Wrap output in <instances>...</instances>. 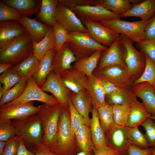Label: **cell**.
I'll return each mask as SVG.
<instances>
[{"label":"cell","instance_id":"1","mask_svg":"<svg viewBox=\"0 0 155 155\" xmlns=\"http://www.w3.org/2000/svg\"><path fill=\"white\" fill-rule=\"evenodd\" d=\"M53 106L46 104L36 114L22 119L12 120L16 135L22 140L28 149L42 144L43 122Z\"/></svg>","mask_w":155,"mask_h":155},{"label":"cell","instance_id":"2","mask_svg":"<svg viewBox=\"0 0 155 155\" xmlns=\"http://www.w3.org/2000/svg\"><path fill=\"white\" fill-rule=\"evenodd\" d=\"M34 54L33 41L28 32L0 48V64L16 65Z\"/></svg>","mask_w":155,"mask_h":155},{"label":"cell","instance_id":"3","mask_svg":"<svg viewBox=\"0 0 155 155\" xmlns=\"http://www.w3.org/2000/svg\"><path fill=\"white\" fill-rule=\"evenodd\" d=\"M66 43L77 60L88 57L97 50L104 51L108 48L96 41L88 33L69 32Z\"/></svg>","mask_w":155,"mask_h":155},{"label":"cell","instance_id":"4","mask_svg":"<svg viewBox=\"0 0 155 155\" xmlns=\"http://www.w3.org/2000/svg\"><path fill=\"white\" fill-rule=\"evenodd\" d=\"M120 37L124 49L127 69L134 82L140 77L144 70L145 55L142 51L137 50L133 46V42L127 37L120 34Z\"/></svg>","mask_w":155,"mask_h":155},{"label":"cell","instance_id":"5","mask_svg":"<svg viewBox=\"0 0 155 155\" xmlns=\"http://www.w3.org/2000/svg\"><path fill=\"white\" fill-rule=\"evenodd\" d=\"M65 107H62L57 138L54 145L49 149L57 155H74L72 146L70 117Z\"/></svg>","mask_w":155,"mask_h":155},{"label":"cell","instance_id":"6","mask_svg":"<svg viewBox=\"0 0 155 155\" xmlns=\"http://www.w3.org/2000/svg\"><path fill=\"white\" fill-rule=\"evenodd\" d=\"M149 21L142 20L132 22L121 20L120 19L100 22L104 25L123 34L133 42L139 43L146 39L145 31Z\"/></svg>","mask_w":155,"mask_h":155},{"label":"cell","instance_id":"7","mask_svg":"<svg viewBox=\"0 0 155 155\" xmlns=\"http://www.w3.org/2000/svg\"><path fill=\"white\" fill-rule=\"evenodd\" d=\"M34 101L42 102L51 105H56L59 104L54 96L46 94L43 91L32 77L27 80L26 86L21 96L14 101L0 107V109H3Z\"/></svg>","mask_w":155,"mask_h":155},{"label":"cell","instance_id":"8","mask_svg":"<svg viewBox=\"0 0 155 155\" xmlns=\"http://www.w3.org/2000/svg\"><path fill=\"white\" fill-rule=\"evenodd\" d=\"M93 75L100 80L108 81L119 88L131 89L133 85L127 69L120 65L96 69Z\"/></svg>","mask_w":155,"mask_h":155},{"label":"cell","instance_id":"9","mask_svg":"<svg viewBox=\"0 0 155 155\" xmlns=\"http://www.w3.org/2000/svg\"><path fill=\"white\" fill-rule=\"evenodd\" d=\"M70 9L81 21L100 22L119 19L121 17L99 5L76 6Z\"/></svg>","mask_w":155,"mask_h":155},{"label":"cell","instance_id":"10","mask_svg":"<svg viewBox=\"0 0 155 155\" xmlns=\"http://www.w3.org/2000/svg\"><path fill=\"white\" fill-rule=\"evenodd\" d=\"M40 88L44 92L52 94L62 107L68 106L71 91L63 83L59 73L51 71Z\"/></svg>","mask_w":155,"mask_h":155},{"label":"cell","instance_id":"11","mask_svg":"<svg viewBox=\"0 0 155 155\" xmlns=\"http://www.w3.org/2000/svg\"><path fill=\"white\" fill-rule=\"evenodd\" d=\"M61 109L60 104L53 106L43 122L42 144L49 148H51L56 142Z\"/></svg>","mask_w":155,"mask_h":155},{"label":"cell","instance_id":"12","mask_svg":"<svg viewBox=\"0 0 155 155\" xmlns=\"http://www.w3.org/2000/svg\"><path fill=\"white\" fill-rule=\"evenodd\" d=\"M55 18L56 21L68 32L88 33L87 29L76 14L70 8L59 2L57 6Z\"/></svg>","mask_w":155,"mask_h":155},{"label":"cell","instance_id":"13","mask_svg":"<svg viewBox=\"0 0 155 155\" xmlns=\"http://www.w3.org/2000/svg\"><path fill=\"white\" fill-rule=\"evenodd\" d=\"M115 65H121L127 69L120 35L107 50L102 51L96 69Z\"/></svg>","mask_w":155,"mask_h":155},{"label":"cell","instance_id":"14","mask_svg":"<svg viewBox=\"0 0 155 155\" xmlns=\"http://www.w3.org/2000/svg\"><path fill=\"white\" fill-rule=\"evenodd\" d=\"M91 37L98 43L109 47L120 34L99 22L82 21Z\"/></svg>","mask_w":155,"mask_h":155},{"label":"cell","instance_id":"15","mask_svg":"<svg viewBox=\"0 0 155 155\" xmlns=\"http://www.w3.org/2000/svg\"><path fill=\"white\" fill-rule=\"evenodd\" d=\"M46 104L35 106L33 101L0 109V120L21 119L39 112Z\"/></svg>","mask_w":155,"mask_h":155},{"label":"cell","instance_id":"16","mask_svg":"<svg viewBox=\"0 0 155 155\" xmlns=\"http://www.w3.org/2000/svg\"><path fill=\"white\" fill-rule=\"evenodd\" d=\"M59 73L63 83L71 91L77 93L85 88L88 78L73 66Z\"/></svg>","mask_w":155,"mask_h":155},{"label":"cell","instance_id":"17","mask_svg":"<svg viewBox=\"0 0 155 155\" xmlns=\"http://www.w3.org/2000/svg\"><path fill=\"white\" fill-rule=\"evenodd\" d=\"M107 133L109 142L107 145L117 151L121 155H127L128 146L131 144L127 127L116 124Z\"/></svg>","mask_w":155,"mask_h":155},{"label":"cell","instance_id":"18","mask_svg":"<svg viewBox=\"0 0 155 155\" xmlns=\"http://www.w3.org/2000/svg\"><path fill=\"white\" fill-rule=\"evenodd\" d=\"M28 33L18 20L0 22V48L15 38Z\"/></svg>","mask_w":155,"mask_h":155},{"label":"cell","instance_id":"19","mask_svg":"<svg viewBox=\"0 0 155 155\" xmlns=\"http://www.w3.org/2000/svg\"><path fill=\"white\" fill-rule=\"evenodd\" d=\"M131 89L152 116H155V90L148 82L133 84Z\"/></svg>","mask_w":155,"mask_h":155},{"label":"cell","instance_id":"20","mask_svg":"<svg viewBox=\"0 0 155 155\" xmlns=\"http://www.w3.org/2000/svg\"><path fill=\"white\" fill-rule=\"evenodd\" d=\"M77 60V58L66 42L55 54L52 61V71L60 73L70 68L72 66V63Z\"/></svg>","mask_w":155,"mask_h":155},{"label":"cell","instance_id":"21","mask_svg":"<svg viewBox=\"0 0 155 155\" xmlns=\"http://www.w3.org/2000/svg\"><path fill=\"white\" fill-rule=\"evenodd\" d=\"M151 116L143 103L140 102L135 96L130 102V109L126 126L138 127Z\"/></svg>","mask_w":155,"mask_h":155},{"label":"cell","instance_id":"22","mask_svg":"<svg viewBox=\"0 0 155 155\" xmlns=\"http://www.w3.org/2000/svg\"><path fill=\"white\" fill-rule=\"evenodd\" d=\"M1 2L15 9L21 16L28 17L39 12L40 0H2Z\"/></svg>","mask_w":155,"mask_h":155},{"label":"cell","instance_id":"23","mask_svg":"<svg viewBox=\"0 0 155 155\" xmlns=\"http://www.w3.org/2000/svg\"><path fill=\"white\" fill-rule=\"evenodd\" d=\"M56 51L52 49L47 51L38 63L32 78L41 87L51 71L52 70V61Z\"/></svg>","mask_w":155,"mask_h":155},{"label":"cell","instance_id":"24","mask_svg":"<svg viewBox=\"0 0 155 155\" xmlns=\"http://www.w3.org/2000/svg\"><path fill=\"white\" fill-rule=\"evenodd\" d=\"M69 97L78 112L83 117L90 121L89 114L92 108L90 96L85 88L77 93L70 91Z\"/></svg>","mask_w":155,"mask_h":155},{"label":"cell","instance_id":"25","mask_svg":"<svg viewBox=\"0 0 155 155\" xmlns=\"http://www.w3.org/2000/svg\"><path fill=\"white\" fill-rule=\"evenodd\" d=\"M155 15V0H145L133 5L131 9L121 17H136L142 20L148 21Z\"/></svg>","mask_w":155,"mask_h":155},{"label":"cell","instance_id":"26","mask_svg":"<svg viewBox=\"0 0 155 155\" xmlns=\"http://www.w3.org/2000/svg\"><path fill=\"white\" fill-rule=\"evenodd\" d=\"M85 89L90 96L93 107L98 109L106 104L105 94L97 77L93 75L88 78Z\"/></svg>","mask_w":155,"mask_h":155},{"label":"cell","instance_id":"27","mask_svg":"<svg viewBox=\"0 0 155 155\" xmlns=\"http://www.w3.org/2000/svg\"><path fill=\"white\" fill-rule=\"evenodd\" d=\"M18 21L25 28L33 41L38 42L45 37L49 26L35 19L21 16Z\"/></svg>","mask_w":155,"mask_h":155},{"label":"cell","instance_id":"28","mask_svg":"<svg viewBox=\"0 0 155 155\" xmlns=\"http://www.w3.org/2000/svg\"><path fill=\"white\" fill-rule=\"evenodd\" d=\"M92 117L90 119V126L92 138L94 149L106 144L104 132L101 127L97 109L93 107L92 111Z\"/></svg>","mask_w":155,"mask_h":155},{"label":"cell","instance_id":"29","mask_svg":"<svg viewBox=\"0 0 155 155\" xmlns=\"http://www.w3.org/2000/svg\"><path fill=\"white\" fill-rule=\"evenodd\" d=\"M58 2L57 0H42L37 18L47 26H52L56 21L55 15Z\"/></svg>","mask_w":155,"mask_h":155},{"label":"cell","instance_id":"30","mask_svg":"<svg viewBox=\"0 0 155 155\" xmlns=\"http://www.w3.org/2000/svg\"><path fill=\"white\" fill-rule=\"evenodd\" d=\"M102 51L97 50L88 57L78 60L73 66L89 78L93 75Z\"/></svg>","mask_w":155,"mask_h":155},{"label":"cell","instance_id":"31","mask_svg":"<svg viewBox=\"0 0 155 155\" xmlns=\"http://www.w3.org/2000/svg\"><path fill=\"white\" fill-rule=\"evenodd\" d=\"M55 42L52 26H49L45 37L42 40L38 42L33 41L34 54L40 60L47 51L54 49Z\"/></svg>","mask_w":155,"mask_h":155},{"label":"cell","instance_id":"32","mask_svg":"<svg viewBox=\"0 0 155 155\" xmlns=\"http://www.w3.org/2000/svg\"><path fill=\"white\" fill-rule=\"evenodd\" d=\"M39 61L33 54L11 68L23 79L27 81L32 77Z\"/></svg>","mask_w":155,"mask_h":155},{"label":"cell","instance_id":"33","mask_svg":"<svg viewBox=\"0 0 155 155\" xmlns=\"http://www.w3.org/2000/svg\"><path fill=\"white\" fill-rule=\"evenodd\" d=\"M88 126L85 125H81L75 134L80 152H89L94 149L91 140L90 130Z\"/></svg>","mask_w":155,"mask_h":155},{"label":"cell","instance_id":"34","mask_svg":"<svg viewBox=\"0 0 155 155\" xmlns=\"http://www.w3.org/2000/svg\"><path fill=\"white\" fill-rule=\"evenodd\" d=\"M98 5L119 15L120 16L133 7L130 0H99Z\"/></svg>","mask_w":155,"mask_h":155},{"label":"cell","instance_id":"35","mask_svg":"<svg viewBox=\"0 0 155 155\" xmlns=\"http://www.w3.org/2000/svg\"><path fill=\"white\" fill-rule=\"evenodd\" d=\"M135 96L131 89L120 88L118 90L106 95L107 104L112 105L121 104L130 102Z\"/></svg>","mask_w":155,"mask_h":155},{"label":"cell","instance_id":"36","mask_svg":"<svg viewBox=\"0 0 155 155\" xmlns=\"http://www.w3.org/2000/svg\"><path fill=\"white\" fill-rule=\"evenodd\" d=\"M97 110L102 128L104 133H107L116 124L113 118V105L106 104Z\"/></svg>","mask_w":155,"mask_h":155},{"label":"cell","instance_id":"37","mask_svg":"<svg viewBox=\"0 0 155 155\" xmlns=\"http://www.w3.org/2000/svg\"><path fill=\"white\" fill-rule=\"evenodd\" d=\"M27 81L22 79L15 86L5 92L0 99V107L18 98L26 86Z\"/></svg>","mask_w":155,"mask_h":155},{"label":"cell","instance_id":"38","mask_svg":"<svg viewBox=\"0 0 155 155\" xmlns=\"http://www.w3.org/2000/svg\"><path fill=\"white\" fill-rule=\"evenodd\" d=\"M68 108L70 115L71 135L73 137L75 133L81 125H85L89 126L90 125V121L78 112L73 106L70 97L68 101Z\"/></svg>","mask_w":155,"mask_h":155},{"label":"cell","instance_id":"39","mask_svg":"<svg viewBox=\"0 0 155 155\" xmlns=\"http://www.w3.org/2000/svg\"><path fill=\"white\" fill-rule=\"evenodd\" d=\"M145 56L146 64L144 70L142 75L133 82V84L148 82L155 90V62L147 55H145Z\"/></svg>","mask_w":155,"mask_h":155},{"label":"cell","instance_id":"40","mask_svg":"<svg viewBox=\"0 0 155 155\" xmlns=\"http://www.w3.org/2000/svg\"><path fill=\"white\" fill-rule=\"evenodd\" d=\"M130 102L113 105V118L116 124L126 126L130 109Z\"/></svg>","mask_w":155,"mask_h":155},{"label":"cell","instance_id":"41","mask_svg":"<svg viewBox=\"0 0 155 155\" xmlns=\"http://www.w3.org/2000/svg\"><path fill=\"white\" fill-rule=\"evenodd\" d=\"M22 79H23L11 68L0 74V83L2 86L3 94Z\"/></svg>","mask_w":155,"mask_h":155},{"label":"cell","instance_id":"42","mask_svg":"<svg viewBox=\"0 0 155 155\" xmlns=\"http://www.w3.org/2000/svg\"><path fill=\"white\" fill-rule=\"evenodd\" d=\"M127 127L129 138L131 144L142 149H147L150 148L145 135L140 131L138 127Z\"/></svg>","mask_w":155,"mask_h":155},{"label":"cell","instance_id":"43","mask_svg":"<svg viewBox=\"0 0 155 155\" xmlns=\"http://www.w3.org/2000/svg\"><path fill=\"white\" fill-rule=\"evenodd\" d=\"M55 39L54 50L59 51L69 38V32L60 24L56 21L52 26Z\"/></svg>","mask_w":155,"mask_h":155},{"label":"cell","instance_id":"44","mask_svg":"<svg viewBox=\"0 0 155 155\" xmlns=\"http://www.w3.org/2000/svg\"><path fill=\"white\" fill-rule=\"evenodd\" d=\"M16 135L12 120H0V141L6 142Z\"/></svg>","mask_w":155,"mask_h":155},{"label":"cell","instance_id":"45","mask_svg":"<svg viewBox=\"0 0 155 155\" xmlns=\"http://www.w3.org/2000/svg\"><path fill=\"white\" fill-rule=\"evenodd\" d=\"M21 16L15 9L0 2V22L10 20L18 21Z\"/></svg>","mask_w":155,"mask_h":155},{"label":"cell","instance_id":"46","mask_svg":"<svg viewBox=\"0 0 155 155\" xmlns=\"http://www.w3.org/2000/svg\"><path fill=\"white\" fill-rule=\"evenodd\" d=\"M141 125L145 130V135L150 147L155 148V123L154 120L149 118Z\"/></svg>","mask_w":155,"mask_h":155},{"label":"cell","instance_id":"47","mask_svg":"<svg viewBox=\"0 0 155 155\" xmlns=\"http://www.w3.org/2000/svg\"><path fill=\"white\" fill-rule=\"evenodd\" d=\"M137 45L141 51L155 62V39H146Z\"/></svg>","mask_w":155,"mask_h":155},{"label":"cell","instance_id":"48","mask_svg":"<svg viewBox=\"0 0 155 155\" xmlns=\"http://www.w3.org/2000/svg\"><path fill=\"white\" fill-rule=\"evenodd\" d=\"M19 137L17 135L6 141L3 155H16L19 146Z\"/></svg>","mask_w":155,"mask_h":155},{"label":"cell","instance_id":"49","mask_svg":"<svg viewBox=\"0 0 155 155\" xmlns=\"http://www.w3.org/2000/svg\"><path fill=\"white\" fill-rule=\"evenodd\" d=\"M60 3L69 8L76 6L98 5L99 0H58Z\"/></svg>","mask_w":155,"mask_h":155},{"label":"cell","instance_id":"50","mask_svg":"<svg viewBox=\"0 0 155 155\" xmlns=\"http://www.w3.org/2000/svg\"><path fill=\"white\" fill-rule=\"evenodd\" d=\"M154 150L152 147L144 149L130 144L128 147L127 155H152Z\"/></svg>","mask_w":155,"mask_h":155},{"label":"cell","instance_id":"51","mask_svg":"<svg viewBox=\"0 0 155 155\" xmlns=\"http://www.w3.org/2000/svg\"><path fill=\"white\" fill-rule=\"evenodd\" d=\"M28 150L35 155H57L42 144L34 146Z\"/></svg>","mask_w":155,"mask_h":155},{"label":"cell","instance_id":"52","mask_svg":"<svg viewBox=\"0 0 155 155\" xmlns=\"http://www.w3.org/2000/svg\"><path fill=\"white\" fill-rule=\"evenodd\" d=\"M93 151L94 155H121L117 151L107 144L102 146Z\"/></svg>","mask_w":155,"mask_h":155},{"label":"cell","instance_id":"53","mask_svg":"<svg viewBox=\"0 0 155 155\" xmlns=\"http://www.w3.org/2000/svg\"><path fill=\"white\" fill-rule=\"evenodd\" d=\"M146 39H155V15L149 21L145 29Z\"/></svg>","mask_w":155,"mask_h":155},{"label":"cell","instance_id":"54","mask_svg":"<svg viewBox=\"0 0 155 155\" xmlns=\"http://www.w3.org/2000/svg\"><path fill=\"white\" fill-rule=\"evenodd\" d=\"M100 82L103 88L105 95L115 92L120 88L108 81L100 80Z\"/></svg>","mask_w":155,"mask_h":155},{"label":"cell","instance_id":"55","mask_svg":"<svg viewBox=\"0 0 155 155\" xmlns=\"http://www.w3.org/2000/svg\"><path fill=\"white\" fill-rule=\"evenodd\" d=\"M19 139V146L16 155H35L27 149L22 140Z\"/></svg>","mask_w":155,"mask_h":155},{"label":"cell","instance_id":"56","mask_svg":"<svg viewBox=\"0 0 155 155\" xmlns=\"http://www.w3.org/2000/svg\"><path fill=\"white\" fill-rule=\"evenodd\" d=\"M13 66L12 64L8 63L0 64V74L12 68Z\"/></svg>","mask_w":155,"mask_h":155},{"label":"cell","instance_id":"57","mask_svg":"<svg viewBox=\"0 0 155 155\" xmlns=\"http://www.w3.org/2000/svg\"><path fill=\"white\" fill-rule=\"evenodd\" d=\"M6 145V142L0 141V154H3Z\"/></svg>","mask_w":155,"mask_h":155},{"label":"cell","instance_id":"58","mask_svg":"<svg viewBox=\"0 0 155 155\" xmlns=\"http://www.w3.org/2000/svg\"><path fill=\"white\" fill-rule=\"evenodd\" d=\"M92 151L89 152L81 151L77 153L76 155H94V152Z\"/></svg>","mask_w":155,"mask_h":155},{"label":"cell","instance_id":"59","mask_svg":"<svg viewBox=\"0 0 155 155\" xmlns=\"http://www.w3.org/2000/svg\"><path fill=\"white\" fill-rule=\"evenodd\" d=\"M3 94V90L2 84L0 83V99L1 98Z\"/></svg>","mask_w":155,"mask_h":155},{"label":"cell","instance_id":"60","mask_svg":"<svg viewBox=\"0 0 155 155\" xmlns=\"http://www.w3.org/2000/svg\"><path fill=\"white\" fill-rule=\"evenodd\" d=\"M151 118L154 120V122L155 123V116H151Z\"/></svg>","mask_w":155,"mask_h":155},{"label":"cell","instance_id":"61","mask_svg":"<svg viewBox=\"0 0 155 155\" xmlns=\"http://www.w3.org/2000/svg\"><path fill=\"white\" fill-rule=\"evenodd\" d=\"M152 155H155V148H154V150Z\"/></svg>","mask_w":155,"mask_h":155},{"label":"cell","instance_id":"62","mask_svg":"<svg viewBox=\"0 0 155 155\" xmlns=\"http://www.w3.org/2000/svg\"><path fill=\"white\" fill-rule=\"evenodd\" d=\"M0 155H3V154H0Z\"/></svg>","mask_w":155,"mask_h":155},{"label":"cell","instance_id":"63","mask_svg":"<svg viewBox=\"0 0 155 155\" xmlns=\"http://www.w3.org/2000/svg\"></svg>","mask_w":155,"mask_h":155}]
</instances>
